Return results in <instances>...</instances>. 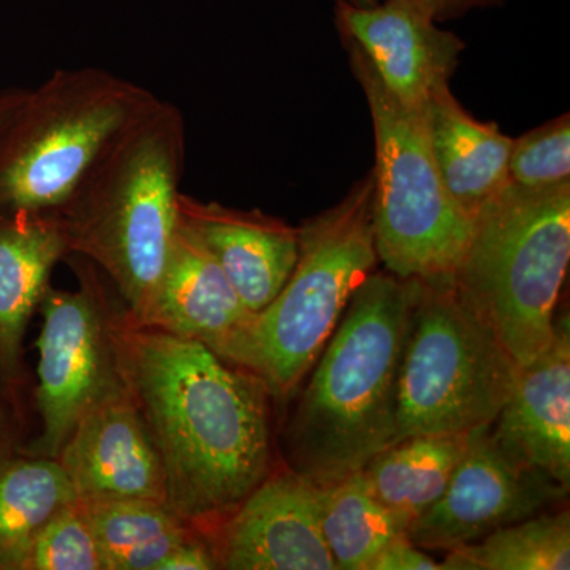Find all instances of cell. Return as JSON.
I'll return each mask as SVG.
<instances>
[{"instance_id": "15", "label": "cell", "mask_w": 570, "mask_h": 570, "mask_svg": "<svg viewBox=\"0 0 570 570\" xmlns=\"http://www.w3.org/2000/svg\"><path fill=\"white\" fill-rule=\"evenodd\" d=\"M178 213L250 313L264 311L283 291L298 257V228L261 209L243 212L184 194Z\"/></svg>"}, {"instance_id": "7", "label": "cell", "mask_w": 570, "mask_h": 570, "mask_svg": "<svg viewBox=\"0 0 570 570\" xmlns=\"http://www.w3.org/2000/svg\"><path fill=\"white\" fill-rule=\"evenodd\" d=\"M156 99L97 67L59 69L29 89L0 134V214H52L116 134Z\"/></svg>"}, {"instance_id": "14", "label": "cell", "mask_w": 570, "mask_h": 570, "mask_svg": "<svg viewBox=\"0 0 570 570\" xmlns=\"http://www.w3.org/2000/svg\"><path fill=\"white\" fill-rule=\"evenodd\" d=\"M509 452L570 487V325L554 318L550 346L520 366L512 393L491 425Z\"/></svg>"}, {"instance_id": "1", "label": "cell", "mask_w": 570, "mask_h": 570, "mask_svg": "<svg viewBox=\"0 0 570 570\" xmlns=\"http://www.w3.org/2000/svg\"><path fill=\"white\" fill-rule=\"evenodd\" d=\"M124 387L159 452L168 505L200 530L216 527L273 471L269 395L212 348L112 314Z\"/></svg>"}, {"instance_id": "9", "label": "cell", "mask_w": 570, "mask_h": 570, "mask_svg": "<svg viewBox=\"0 0 570 570\" xmlns=\"http://www.w3.org/2000/svg\"><path fill=\"white\" fill-rule=\"evenodd\" d=\"M80 258V291L50 287L39 306L43 326L37 341V406L43 425L28 450L31 456L58 459L82 415L124 389L102 277L96 265Z\"/></svg>"}, {"instance_id": "22", "label": "cell", "mask_w": 570, "mask_h": 570, "mask_svg": "<svg viewBox=\"0 0 570 570\" xmlns=\"http://www.w3.org/2000/svg\"><path fill=\"white\" fill-rule=\"evenodd\" d=\"M318 517L336 570H367L390 540L406 534L400 521L367 490L360 471L318 487Z\"/></svg>"}, {"instance_id": "12", "label": "cell", "mask_w": 570, "mask_h": 570, "mask_svg": "<svg viewBox=\"0 0 570 570\" xmlns=\"http://www.w3.org/2000/svg\"><path fill=\"white\" fill-rule=\"evenodd\" d=\"M80 501H167L163 460L124 387L89 409L58 459Z\"/></svg>"}, {"instance_id": "20", "label": "cell", "mask_w": 570, "mask_h": 570, "mask_svg": "<svg viewBox=\"0 0 570 570\" xmlns=\"http://www.w3.org/2000/svg\"><path fill=\"white\" fill-rule=\"evenodd\" d=\"M77 499L58 460H0V570H26L41 528Z\"/></svg>"}, {"instance_id": "27", "label": "cell", "mask_w": 570, "mask_h": 570, "mask_svg": "<svg viewBox=\"0 0 570 570\" xmlns=\"http://www.w3.org/2000/svg\"><path fill=\"white\" fill-rule=\"evenodd\" d=\"M219 569V560H217L216 550L213 543L202 534L200 531L195 532L193 538L183 542L163 562L159 570H213Z\"/></svg>"}, {"instance_id": "26", "label": "cell", "mask_w": 570, "mask_h": 570, "mask_svg": "<svg viewBox=\"0 0 570 570\" xmlns=\"http://www.w3.org/2000/svg\"><path fill=\"white\" fill-rule=\"evenodd\" d=\"M367 570H441V562L401 534L379 551Z\"/></svg>"}, {"instance_id": "4", "label": "cell", "mask_w": 570, "mask_h": 570, "mask_svg": "<svg viewBox=\"0 0 570 570\" xmlns=\"http://www.w3.org/2000/svg\"><path fill=\"white\" fill-rule=\"evenodd\" d=\"M373 190L367 174L340 204L299 225L298 257L283 291L223 356L261 379L279 403L295 395L352 294L376 268Z\"/></svg>"}, {"instance_id": "23", "label": "cell", "mask_w": 570, "mask_h": 570, "mask_svg": "<svg viewBox=\"0 0 570 570\" xmlns=\"http://www.w3.org/2000/svg\"><path fill=\"white\" fill-rule=\"evenodd\" d=\"M569 510L554 509L449 550L441 570H569Z\"/></svg>"}, {"instance_id": "31", "label": "cell", "mask_w": 570, "mask_h": 570, "mask_svg": "<svg viewBox=\"0 0 570 570\" xmlns=\"http://www.w3.org/2000/svg\"><path fill=\"white\" fill-rule=\"evenodd\" d=\"M0 444H2V433H0ZM2 460V459H0Z\"/></svg>"}, {"instance_id": "13", "label": "cell", "mask_w": 570, "mask_h": 570, "mask_svg": "<svg viewBox=\"0 0 570 570\" xmlns=\"http://www.w3.org/2000/svg\"><path fill=\"white\" fill-rule=\"evenodd\" d=\"M335 21L373 63L379 80L409 107L425 108L439 89L450 86L464 41L439 29L415 0H382L377 6L336 2Z\"/></svg>"}, {"instance_id": "18", "label": "cell", "mask_w": 570, "mask_h": 570, "mask_svg": "<svg viewBox=\"0 0 570 570\" xmlns=\"http://www.w3.org/2000/svg\"><path fill=\"white\" fill-rule=\"evenodd\" d=\"M67 254L58 216L0 214V374L7 381L20 374L26 328Z\"/></svg>"}, {"instance_id": "5", "label": "cell", "mask_w": 570, "mask_h": 570, "mask_svg": "<svg viewBox=\"0 0 570 570\" xmlns=\"http://www.w3.org/2000/svg\"><path fill=\"white\" fill-rule=\"evenodd\" d=\"M569 258L570 183L543 190L509 184L474 220L453 284L524 366L553 340Z\"/></svg>"}, {"instance_id": "19", "label": "cell", "mask_w": 570, "mask_h": 570, "mask_svg": "<svg viewBox=\"0 0 570 570\" xmlns=\"http://www.w3.org/2000/svg\"><path fill=\"white\" fill-rule=\"evenodd\" d=\"M474 433L403 439L374 456L360 474L371 494L407 531L448 489Z\"/></svg>"}, {"instance_id": "2", "label": "cell", "mask_w": 570, "mask_h": 570, "mask_svg": "<svg viewBox=\"0 0 570 570\" xmlns=\"http://www.w3.org/2000/svg\"><path fill=\"white\" fill-rule=\"evenodd\" d=\"M419 279L373 272L321 352L285 426L287 468L325 487L395 442L401 363Z\"/></svg>"}, {"instance_id": "29", "label": "cell", "mask_w": 570, "mask_h": 570, "mask_svg": "<svg viewBox=\"0 0 570 570\" xmlns=\"http://www.w3.org/2000/svg\"><path fill=\"white\" fill-rule=\"evenodd\" d=\"M28 91L29 89L14 88L0 92V134L7 129L21 105L24 104Z\"/></svg>"}, {"instance_id": "10", "label": "cell", "mask_w": 570, "mask_h": 570, "mask_svg": "<svg viewBox=\"0 0 570 570\" xmlns=\"http://www.w3.org/2000/svg\"><path fill=\"white\" fill-rule=\"evenodd\" d=\"M569 489L509 452L491 426L475 430L442 497L406 535L423 550H452L564 502Z\"/></svg>"}, {"instance_id": "16", "label": "cell", "mask_w": 570, "mask_h": 570, "mask_svg": "<svg viewBox=\"0 0 570 570\" xmlns=\"http://www.w3.org/2000/svg\"><path fill=\"white\" fill-rule=\"evenodd\" d=\"M253 316L208 247L179 220L159 287L138 324L197 341L223 358Z\"/></svg>"}, {"instance_id": "3", "label": "cell", "mask_w": 570, "mask_h": 570, "mask_svg": "<svg viewBox=\"0 0 570 570\" xmlns=\"http://www.w3.org/2000/svg\"><path fill=\"white\" fill-rule=\"evenodd\" d=\"M184 156L183 112L156 97L105 146L56 214L69 254L96 265L137 322L174 246Z\"/></svg>"}, {"instance_id": "25", "label": "cell", "mask_w": 570, "mask_h": 570, "mask_svg": "<svg viewBox=\"0 0 570 570\" xmlns=\"http://www.w3.org/2000/svg\"><path fill=\"white\" fill-rule=\"evenodd\" d=\"M510 184L543 190L570 183V118L568 112L512 140Z\"/></svg>"}, {"instance_id": "24", "label": "cell", "mask_w": 570, "mask_h": 570, "mask_svg": "<svg viewBox=\"0 0 570 570\" xmlns=\"http://www.w3.org/2000/svg\"><path fill=\"white\" fill-rule=\"evenodd\" d=\"M26 570H107L102 549L80 499L63 505L41 528Z\"/></svg>"}, {"instance_id": "8", "label": "cell", "mask_w": 570, "mask_h": 570, "mask_svg": "<svg viewBox=\"0 0 570 570\" xmlns=\"http://www.w3.org/2000/svg\"><path fill=\"white\" fill-rule=\"evenodd\" d=\"M519 371L453 279H419L401 363L393 444L420 434L469 433L493 425Z\"/></svg>"}, {"instance_id": "21", "label": "cell", "mask_w": 570, "mask_h": 570, "mask_svg": "<svg viewBox=\"0 0 570 570\" xmlns=\"http://www.w3.org/2000/svg\"><path fill=\"white\" fill-rule=\"evenodd\" d=\"M81 502L107 570H159L183 542L200 531L164 502Z\"/></svg>"}, {"instance_id": "11", "label": "cell", "mask_w": 570, "mask_h": 570, "mask_svg": "<svg viewBox=\"0 0 570 570\" xmlns=\"http://www.w3.org/2000/svg\"><path fill=\"white\" fill-rule=\"evenodd\" d=\"M214 528L219 569L336 570L322 535L318 487L287 466L269 472Z\"/></svg>"}, {"instance_id": "30", "label": "cell", "mask_w": 570, "mask_h": 570, "mask_svg": "<svg viewBox=\"0 0 570 570\" xmlns=\"http://www.w3.org/2000/svg\"><path fill=\"white\" fill-rule=\"evenodd\" d=\"M336 2L348 3L352 7H360V9H366V7L377 6L382 0H336Z\"/></svg>"}, {"instance_id": "28", "label": "cell", "mask_w": 570, "mask_h": 570, "mask_svg": "<svg viewBox=\"0 0 570 570\" xmlns=\"http://www.w3.org/2000/svg\"><path fill=\"white\" fill-rule=\"evenodd\" d=\"M504 2L505 0H415L420 9L425 10L438 22L456 20L469 11L491 9Z\"/></svg>"}, {"instance_id": "17", "label": "cell", "mask_w": 570, "mask_h": 570, "mask_svg": "<svg viewBox=\"0 0 570 570\" xmlns=\"http://www.w3.org/2000/svg\"><path fill=\"white\" fill-rule=\"evenodd\" d=\"M428 132L439 176L453 204L474 223L508 189L512 138L494 122L478 121L450 86L426 105Z\"/></svg>"}, {"instance_id": "6", "label": "cell", "mask_w": 570, "mask_h": 570, "mask_svg": "<svg viewBox=\"0 0 570 570\" xmlns=\"http://www.w3.org/2000/svg\"><path fill=\"white\" fill-rule=\"evenodd\" d=\"M346 47L351 69L365 92L376 141L371 175L379 261L403 279H453L474 223L453 204L441 181L426 107L401 102L379 80L365 52L352 41Z\"/></svg>"}]
</instances>
